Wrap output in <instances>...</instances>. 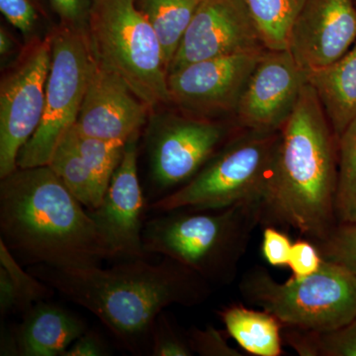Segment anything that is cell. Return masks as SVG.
<instances>
[{"label": "cell", "mask_w": 356, "mask_h": 356, "mask_svg": "<svg viewBox=\"0 0 356 356\" xmlns=\"http://www.w3.org/2000/svg\"><path fill=\"white\" fill-rule=\"evenodd\" d=\"M315 245L323 259L343 266L356 278V224H337L327 238Z\"/></svg>", "instance_id": "28"}, {"label": "cell", "mask_w": 356, "mask_h": 356, "mask_svg": "<svg viewBox=\"0 0 356 356\" xmlns=\"http://www.w3.org/2000/svg\"><path fill=\"white\" fill-rule=\"evenodd\" d=\"M138 138L126 143L123 156L115 170L102 203L88 211L115 257L147 259L143 242L145 198L138 175Z\"/></svg>", "instance_id": "14"}, {"label": "cell", "mask_w": 356, "mask_h": 356, "mask_svg": "<svg viewBox=\"0 0 356 356\" xmlns=\"http://www.w3.org/2000/svg\"><path fill=\"white\" fill-rule=\"evenodd\" d=\"M177 113L154 111L147 121L149 172L161 197L188 182L241 130L222 122Z\"/></svg>", "instance_id": "9"}, {"label": "cell", "mask_w": 356, "mask_h": 356, "mask_svg": "<svg viewBox=\"0 0 356 356\" xmlns=\"http://www.w3.org/2000/svg\"><path fill=\"white\" fill-rule=\"evenodd\" d=\"M306 83L307 72L297 64L291 51L266 49L236 106V125L245 130L280 131Z\"/></svg>", "instance_id": "13"}, {"label": "cell", "mask_w": 356, "mask_h": 356, "mask_svg": "<svg viewBox=\"0 0 356 356\" xmlns=\"http://www.w3.org/2000/svg\"><path fill=\"white\" fill-rule=\"evenodd\" d=\"M261 220V200L224 209L168 211L145 224L143 242L147 254L170 257L211 284L229 285Z\"/></svg>", "instance_id": "4"}, {"label": "cell", "mask_w": 356, "mask_h": 356, "mask_svg": "<svg viewBox=\"0 0 356 356\" xmlns=\"http://www.w3.org/2000/svg\"><path fill=\"white\" fill-rule=\"evenodd\" d=\"M110 355L108 346L97 332L86 331L65 351L63 356H106Z\"/></svg>", "instance_id": "34"}, {"label": "cell", "mask_w": 356, "mask_h": 356, "mask_svg": "<svg viewBox=\"0 0 356 356\" xmlns=\"http://www.w3.org/2000/svg\"><path fill=\"white\" fill-rule=\"evenodd\" d=\"M266 50L245 0H202L168 74L208 58Z\"/></svg>", "instance_id": "12"}, {"label": "cell", "mask_w": 356, "mask_h": 356, "mask_svg": "<svg viewBox=\"0 0 356 356\" xmlns=\"http://www.w3.org/2000/svg\"><path fill=\"white\" fill-rule=\"evenodd\" d=\"M202 0H136L158 36L165 64L170 67Z\"/></svg>", "instance_id": "21"}, {"label": "cell", "mask_w": 356, "mask_h": 356, "mask_svg": "<svg viewBox=\"0 0 356 356\" xmlns=\"http://www.w3.org/2000/svg\"><path fill=\"white\" fill-rule=\"evenodd\" d=\"M29 271L91 312L135 355H151L154 323L165 308L201 305L212 293V284L205 278L168 257L156 264L134 259L106 269L38 264Z\"/></svg>", "instance_id": "1"}, {"label": "cell", "mask_w": 356, "mask_h": 356, "mask_svg": "<svg viewBox=\"0 0 356 356\" xmlns=\"http://www.w3.org/2000/svg\"><path fill=\"white\" fill-rule=\"evenodd\" d=\"M77 149L105 194L120 163L126 144L88 137L72 128Z\"/></svg>", "instance_id": "27"}, {"label": "cell", "mask_w": 356, "mask_h": 356, "mask_svg": "<svg viewBox=\"0 0 356 356\" xmlns=\"http://www.w3.org/2000/svg\"><path fill=\"white\" fill-rule=\"evenodd\" d=\"M355 43L353 0H307L293 23L288 50L309 72L337 62Z\"/></svg>", "instance_id": "16"}, {"label": "cell", "mask_w": 356, "mask_h": 356, "mask_svg": "<svg viewBox=\"0 0 356 356\" xmlns=\"http://www.w3.org/2000/svg\"><path fill=\"white\" fill-rule=\"evenodd\" d=\"M194 355L200 356H243L228 341V332L209 325L204 330L192 327L185 332Z\"/></svg>", "instance_id": "30"}, {"label": "cell", "mask_w": 356, "mask_h": 356, "mask_svg": "<svg viewBox=\"0 0 356 356\" xmlns=\"http://www.w3.org/2000/svg\"><path fill=\"white\" fill-rule=\"evenodd\" d=\"M53 288L26 271L0 238V315L25 314L35 304L47 301Z\"/></svg>", "instance_id": "20"}, {"label": "cell", "mask_w": 356, "mask_h": 356, "mask_svg": "<svg viewBox=\"0 0 356 356\" xmlns=\"http://www.w3.org/2000/svg\"><path fill=\"white\" fill-rule=\"evenodd\" d=\"M337 138L307 83L280 129L273 175L261 200V226L292 229L314 243L336 228Z\"/></svg>", "instance_id": "2"}, {"label": "cell", "mask_w": 356, "mask_h": 356, "mask_svg": "<svg viewBox=\"0 0 356 356\" xmlns=\"http://www.w3.org/2000/svg\"><path fill=\"white\" fill-rule=\"evenodd\" d=\"M241 294L250 305L268 312L283 329L331 332L356 317V278L336 262L324 259L317 273L280 283L264 267L250 269Z\"/></svg>", "instance_id": "6"}, {"label": "cell", "mask_w": 356, "mask_h": 356, "mask_svg": "<svg viewBox=\"0 0 356 356\" xmlns=\"http://www.w3.org/2000/svg\"><path fill=\"white\" fill-rule=\"evenodd\" d=\"M337 224H356V118L337 140Z\"/></svg>", "instance_id": "26"}, {"label": "cell", "mask_w": 356, "mask_h": 356, "mask_svg": "<svg viewBox=\"0 0 356 356\" xmlns=\"http://www.w3.org/2000/svg\"><path fill=\"white\" fill-rule=\"evenodd\" d=\"M217 315L229 337L248 355H283V325L273 314L231 304L218 310Z\"/></svg>", "instance_id": "19"}, {"label": "cell", "mask_w": 356, "mask_h": 356, "mask_svg": "<svg viewBox=\"0 0 356 356\" xmlns=\"http://www.w3.org/2000/svg\"><path fill=\"white\" fill-rule=\"evenodd\" d=\"M88 330L83 318L64 307L39 302L14 331L17 355L63 356Z\"/></svg>", "instance_id": "17"}, {"label": "cell", "mask_w": 356, "mask_h": 356, "mask_svg": "<svg viewBox=\"0 0 356 356\" xmlns=\"http://www.w3.org/2000/svg\"><path fill=\"white\" fill-rule=\"evenodd\" d=\"M51 37L26 46L19 60L1 72L0 178L17 170L20 151L43 118L51 60Z\"/></svg>", "instance_id": "10"}, {"label": "cell", "mask_w": 356, "mask_h": 356, "mask_svg": "<svg viewBox=\"0 0 356 356\" xmlns=\"http://www.w3.org/2000/svg\"><path fill=\"white\" fill-rule=\"evenodd\" d=\"M323 259L317 245L303 238L293 243L289 266L295 277H306L317 273L322 266Z\"/></svg>", "instance_id": "33"}, {"label": "cell", "mask_w": 356, "mask_h": 356, "mask_svg": "<svg viewBox=\"0 0 356 356\" xmlns=\"http://www.w3.org/2000/svg\"><path fill=\"white\" fill-rule=\"evenodd\" d=\"M0 11L25 46L50 38L58 26L50 0H0Z\"/></svg>", "instance_id": "24"}, {"label": "cell", "mask_w": 356, "mask_h": 356, "mask_svg": "<svg viewBox=\"0 0 356 356\" xmlns=\"http://www.w3.org/2000/svg\"><path fill=\"white\" fill-rule=\"evenodd\" d=\"M151 355H194L186 334H181L177 329H175L172 321L165 312L159 314L154 323L153 334H152Z\"/></svg>", "instance_id": "29"}, {"label": "cell", "mask_w": 356, "mask_h": 356, "mask_svg": "<svg viewBox=\"0 0 356 356\" xmlns=\"http://www.w3.org/2000/svg\"><path fill=\"white\" fill-rule=\"evenodd\" d=\"M267 50H286L293 23L307 0H245Z\"/></svg>", "instance_id": "23"}, {"label": "cell", "mask_w": 356, "mask_h": 356, "mask_svg": "<svg viewBox=\"0 0 356 356\" xmlns=\"http://www.w3.org/2000/svg\"><path fill=\"white\" fill-rule=\"evenodd\" d=\"M153 112L120 76L93 58L83 104L74 127L88 137L126 144L133 136L139 135Z\"/></svg>", "instance_id": "15"}, {"label": "cell", "mask_w": 356, "mask_h": 356, "mask_svg": "<svg viewBox=\"0 0 356 356\" xmlns=\"http://www.w3.org/2000/svg\"><path fill=\"white\" fill-rule=\"evenodd\" d=\"M264 51L199 60L172 72L168 76L170 105L189 116L209 120L235 113Z\"/></svg>", "instance_id": "11"}, {"label": "cell", "mask_w": 356, "mask_h": 356, "mask_svg": "<svg viewBox=\"0 0 356 356\" xmlns=\"http://www.w3.org/2000/svg\"><path fill=\"white\" fill-rule=\"evenodd\" d=\"M307 83L315 89L339 140L356 118V43L337 62L307 72Z\"/></svg>", "instance_id": "18"}, {"label": "cell", "mask_w": 356, "mask_h": 356, "mask_svg": "<svg viewBox=\"0 0 356 356\" xmlns=\"http://www.w3.org/2000/svg\"><path fill=\"white\" fill-rule=\"evenodd\" d=\"M48 165L86 210H95L100 205L104 193L81 158L72 129L58 145Z\"/></svg>", "instance_id": "22"}, {"label": "cell", "mask_w": 356, "mask_h": 356, "mask_svg": "<svg viewBox=\"0 0 356 356\" xmlns=\"http://www.w3.org/2000/svg\"><path fill=\"white\" fill-rule=\"evenodd\" d=\"M293 243L282 229L276 227H264L262 233L261 252L267 264L273 266H289Z\"/></svg>", "instance_id": "32"}, {"label": "cell", "mask_w": 356, "mask_h": 356, "mask_svg": "<svg viewBox=\"0 0 356 356\" xmlns=\"http://www.w3.org/2000/svg\"><path fill=\"white\" fill-rule=\"evenodd\" d=\"M24 42L16 38L15 35L4 26H0V65L2 70L11 67L19 60L25 51Z\"/></svg>", "instance_id": "35"}, {"label": "cell", "mask_w": 356, "mask_h": 356, "mask_svg": "<svg viewBox=\"0 0 356 356\" xmlns=\"http://www.w3.org/2000/svg\"><path fill=\"white\" fill-rule=\"evenodd\" d=\"M58 25L76 31H88L89 17L96 0H50Z\"/></svg>", "instance_id": "31"}, {"label": "cell", "mask_w": 356, "mask_h": 356, "mask_svg": "<svg viewBox=\"0 0 356 356\" xmlns=\"http://www.w3.org/2000/svg\"><path fill=\"white\" fill-rule=\"evenodd\" d=\"M86 38L95 62L120 76L153 111L170 105L163 49L136 0H96Z\"/></svg>", "instance_id": "5"}, {"label": "cell", "mask_w": 356, "mask_h": 356, "mask_svg": "<svg viewBox=\"0 0 356 356\" xmlns=\"http://www.w3.org/2000/svg\"><path fill=\"white\" fill-rule=\"evenodd\" d=\"M83 207L50 166L18 168L0 181V238L26 264L99 266L114 252Z\"/></svg>", "instance_id": "3"}, {"label": "cell", "mask_w": 356, "mask_h": 356, "mask_svg": "<svg viewBox=\"0 0 356 356\" xmlns=\"http://www.w3.org/2000/svg\"><path fill=\"white\" fill-rule=\"evenodd\" d=\"M353 1H355V6H356V0H353Z\"/></svg>", "instance_id": "36"}, {"label": "cell", "mask_w": 356, "mask_h": 356, "mask_svg": "<svg viewBox=\"0 0 356 356\" xmlns=\"http://www.w3.org/2000/svg\"><path fill=\"white\" fill-rule=\"evenodd\" d=\"M51 60L41 124L18 156V168L48 165L76 125L93 58L86 34L58 25L51 37Z\"/></svg>", "instance_id": "8"}, {"label": "cell", "mask_w": 356, "mask_h": 356, "mask_svg": "<svg viewBox=\"0 0 356 356\" xmlns=\"http://www.w3.org/2000/svg\"><path fill=\"white\" fill-rule=\"evenodd\" d=\"M283 339L301 356H356V317L331 332H303L284 327Z\"/></svg>", "instance_id": "25"}, {"label": "cell", "mask_w": 356, "mask_h": 356, "mask_svg": "<svg viewBox=\"0 0 356 356\" xmlns=\"http://www.w3.org/2000/svg\"><path fill=\"white\" fill-rule=\"evenodd\" d=\"M280 131L241 129L193 177L172 193L159 198L151 209L218 210L262 200L273 175Z\"/></svg>", "instance_id": "7"}]
</instances>
